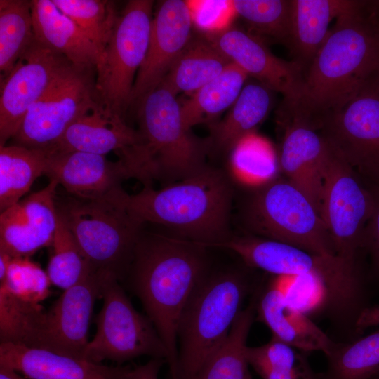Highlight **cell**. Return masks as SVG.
Segmentation results:
<instances>
[{"label": "cell", "mask_w": 379, "mask_h": 379, "mask_svg": "<svg viewBox=\"0 0 379 379\" xmlns=\"http://www.w3.org/2000/svg\"><path fill=\"white\" fill-rule=\"evenodd\" d=\"M364 1L336 19L296 95L282 102L277 117L319 131L329 114L379 75V33L364 11Z\"/></svg>", "instance_id": "1"}, {"label": "cell", "mask_w": 379, "mask_h": 379, "mask_svg": "<svg viewBox=\"0 0 379 379\" xmlns=\"http://www.w3.org/2000/svg\"><path fill=\"white\" fill-rule=\"evenodd\" d=\"M207 247L174 235L142 231L124 283L141 301L177 379L178 327L194 290L210 270Z\"/></svg>", "instance_id": "2"}, {"label": "cell", "mask_w": 379, "mask_h": 379, "mask_svg": "<svg viewBox=\"0 0 379 379\" xmlns=\"http://www.w3.org/2000/svg\"><path fill=\"white\" fill-rule=\"evenodd\" d=\"M234 197L227 172L207 164L189 176L161 189L144 187L121 198L142 223L163 225L173 235L207 248L230 239Z\"/></svg>", "instance_id": "3"}, {"label": "cell", "mask_w": 379, "mask_h": 379, "mask_svg": "<svg viewBox=\"0 0 379 379\" xmlns=\"http://www.w3.org/2000/svg\"><path fill=\"white\" fill-rule=\"evenodd\" d=\"M101 272L92 270L48 310L0 289L1 343L21 345L84 359L90 321L100 297Z\"/></svg>", "instance_id": "4"}, {"label": "cell", "mask_w": 379, "mask_h": 379, "mask_svg": "<svg viewBox=\"0 0 379 379\" xmlns=\"http://www.w3.org/2000/svg\"><path fill=\"white\" fill-rule=\"evenodd\" d=\"M251 284L235 268L210 270L188 300L178 327L177 379H194L206 359L225 341Z\"/></svg>", "instance_id": "5"}, {"label": "cell", "mask_w": 379, "mask_h": 379, "mask_svg": "<svg viewBox=\"0 0 379 379\" xmlns=\"http://www.w3.org/2000/svg\"><path fill=\"white\" fill-rule=\"evenodd\" d=\"M122 188L109 197L59 195L57 215L74 236L93 270L125 279L143 225L121 200Z\"/></svg>", "instance_id": "6"}, {"label": "cell", "mask_w": 379, "mask_h": 379, "mask_svg": "<svg viewBox=\"0 0 379 379\" xmlns=\"http://www.w3.org/2000/svg\"><path fill=\"white\" fill-rule=\"evenodd\" d=\"M252 189L239 213L244 225L253 235L286 243L319 255L337 256L320 213L288 180L274 177Z\"/></svg>", "instance_id": "7"}, {"label": "cell", "mask_w": 379, "mask_h": 379, "mask_svg": "<svg viewBox=\"0 0 379 379\" xmlns=\"http://www.w3.org/2000/svg\"><path fill=\"white\" fill-rule=\"evenodd\" d=\"M154 1L131 0L118 14L96 67L95 96L108 115L125 120L138 72L147 55Z\"/></svg>", "instance_id": "8"}, {"label": "cell", "mask_w": 379, "mask_h": 379, "mask_svg": "<svg viewBox=\"0 0 379 379\" xmlns=\"http://www.w3.org/2000/svg\"><path fill=\"white\" fill-rule=\"evenodd\" d=\"M136 108L138 131L154 161L157 180L167 185L206 164L208 139L196 137L185 126L176 95L164 84L147 94Z\"/></svg>", "instance_id": "9"}, {"label": "cell", "mask_w": 379, "mask_h": 379, "mask_svg": "<svg viewBox=\"0 0 379 379\" xmlns=\"http://www.w3.org/2000/svg\"><path fill=\"white\" fill-rule=\"evenodd\" d=\"M100 272L103 304L94 318L96 333L88 342L84 359L95 363L107 359L121 365L149 356L167 363V349L152 321L135 309L114 276Z\"/></svg>", "instance_id": "10"}, {"label": "cell", "mask_w": 379, "mask_h": 379, "mask_svg": "<svg viewBox=\"0 0 379 379\" xmlns=\"http://www.w3.org/2000/svg\"><path fill=\"white\" fill-rule=\"evenodd\" d=\"M213 248L235 253L250 267L274 276L314 274L326 284L333 300L338 304L350 301L359 288L355 269L335 257L319 255L297 246L255 235H233Z\"/></svg>", "instance_id": "11"}, {"label": "cell", "mask_w": 379, "mask_h": 379, "mask_svg": "<svg viewBox=\"0 0 379 379\" xmlns=\"http://www.w3.org/2000/svg\"><path fill=\"white\" fill-rule=\"evenodd\" d=\"M330 147L324 170L320 215L332 238L337 256L356 266L359 251L364 247L365 229L373 212V197L359 174Z\"/></svg>", "instance_id": "12"}, {"label": "cell", "mask_w": 379, "mask_h": 379, "mask_svg": "<svg viewBox=\"0 0 379 379\" xmlns=\"http://www.w3.org/2000/svg\"><path fill=\"white\" fill-rule=\"evenodd\" d=\"M95 77V68L67 67L28 110L13 138L15 145L52 147L77 119L100 105Z\"/></svg>", "instance_id": "13"}, {"label": "cell", "mask_w": 379, "mask_h": 379, "mask_svg": "<svg viewBox=\"0 0 379 379\" xmlns=\"http://www.w3.org/2000/svg\"><path fill=\"white\" fill-rule=\"evenodd\" d=\"M319 131L366 182L379 185V75L329 114Z\"/></svg>", "instance_id": "14"}, {"label": "cell", "mask_w": 379, "mask_h": 379, "mask_svg": "<svg viewBox=\"0 0 379 379\" xmlns=\"http://www.w3.org/2000/svg\"><path fill=\"white\" fill-rule=\"evenodd\" d=\"M71 64L34 37L13 69L0 82V146L13 138L29 108Z\"/></svg>", "instance_id": "15"}, {"label": "cell", "mask_w": 379, "mask_h": 379, "mask_svg": "<svg viewBox=\"0 0 379 379\" xmlns=\"http://www.w3.org/2000/svg\"><path fill=\"white\" fill-rule=\"evenodd\" d=\"M193 26L187 1L164 0L152 18L149 46L134 83L131 107L156 88L192 38Z\"/></svg>", "instance_id": "16"}, {"label": "cell", "mask_w": 379, "mask_h": 379, "mask_svg": "<svg viewBox=\"0 0 379 379\" xmlns=\"http://www.w3.org/2000/svg\"><path fill=\"white\" fill-rule=\"evenodd\" d=\"M228 59L272 91L281 93L283 101L296 95L304 74L296 62L275 56L265 42L248 31L227 27L206 35Z\"/></svg>", "instance_id": "17"}, {"label": "cell", "mask_w": 379, "mask_h": 379, "mask_svg": "<svg viewBox=\"0 0 379 379\" xmlns=\"http://www.w3.org/2000/svg\"><path fill=\"white\" fill-rule=\"evenodd\" d=\"M58 184L50 180L42 190L32 193L1 212L0 251L13 258H29L50 246L58 215L55 197Z\"/></svg>", "instance_id": "18"}, {"label": "cell", "mask_w": 379, "mask_h": 379, "mask_svg": "<svg viewBox=\"0 0 379 379\" xmlns=\"http://www.w3.org/2000/svg\"><path fill=\"white\" fill-rule=\"evenodd\" d=\"M44 175L67 194L84 199L109 197L122 189L124 180L137 179L134 171L121 159L110 161L105 155L78 151H48Z\"/></svg>", "instance_id": "19"}, {"label": "cell", "mask_w": 379, "mask_h": 379, "mask_svg": "<svg viewBox=\"0 0 379 379\" xmlns=\"http://www.w3.org/2000/svg\"><path fill=\"white\" fill-rule=\"evenodd\" d=\"M278 121L284 128L279 165L286 180L300 190L320 213L330 145L319 131L300 121L284 119Z\"/></svg>", "instance_id": "20"}, {"label": "cell", "mask_w": 379, "mask_h": 379, "mask_svg": "<svg viewBox=\"0 0 379 379\" xmlns=\"http://www.w3.org/2000/svg\"><path fill=\"white\" fill-rule=\"evenodd\" d=\"M145 142L138 131L125 120L108 116L98 105L77 119L50 148L51 153L84 152L105 155L114 152L119 158L133 161Z\"/></svg>", "instance_id": "21"}, {"label": "cell", "mask_w": 379, "mask_h": 379, "mask_svg": "<svg viewBox=\"0 0 379 379\" xmlns=\"http://www.w3.org/2000/svg\"><path fill=\"white\" fill-rule=\"evenodd\" d=\"M0 366L28 379H131L133 368L109 366L49 350L1 343Z\"/></svg>", "instance_id": "22"}, {"label": "cell", "mask_w": 379, "mask_h": 379, "mask_svg": "<svg viewBox=\"0 0 379 379\" xmlns=\"http://www.w3.org/2000/svg\"><path fill=\"white\" fill-rule=\"evenodd\" d=\"M256 312L258 319L272 331V337L301 351H321L328 357L338 345L270 284L260 291Z\"/></svg>", "instance_id": "23"}, {"label": "cell", "mask_w": 379, "mask_h": 379, "mask_svg": "<svg viewBox=\"0 0 379 379\" xmlns=\"http://www.w3.org/2000/svg\"><path fill=\"white\" fill-rule=\"evenodd\" d=\"M358 1L292 0L290 34L286 46L293 61L305 71L325 41L333 19L350 11Z\"/></svg>", "instance_id": "24"}, {"label": "cell", "mask_w": 379, "mask_h": 379, "mask_svg": "<svg viewBox=\"0 0 379 379\" xmlns=\"http://www.w3.org/2000/svg\"><path fill=\"white\" fill-rule=\"evenodd\" d=\"M31 8L36 39L63 55L74 66L96 69L100 51L52 0H32Z\"/></svg>", "instance_id": "25"}, {"label": "cell", "mask_w": 379, "mask_h": 379, "mask_svg": "<svg viewBox=\"0 0 379 379\" xmlns=\"http://www.w3.org/2000/svg\"><path fill=\"white\" fill-rule=\"evenodd\" d=\"M272 91L260 83L244 86L227 115L211 125L210 149L232 152L242 139L254 133L270 109Z\"/></svg>", "instance_id": "26"}, {"label": "cell", "mask_w": 379, "mask_h": 379, "mask_svg": "<svg viewBox=\"0 0 379 379\" xmlns=\"http://www.w3.org/2000/svg\"><path fill=\"white\" fill-rule=\"evenodd\" d=\"M260 289L237 316L225 341L206 359L194 379H251L247 339L254 321Z\"/></svg>", "instance_id": "27"}, {"label": "cell", "mask_w": 379, "mask_h": 379, "mask_svg": "<svg viewBox=\"0 0 379 379\" xmlns=\"http://www.w3.org/2000/svg\"><path fill=\"white\" fill-rule=\"evenodd\" d=\"M232 62L208 39L191 38L161 82L173 93H193Z\"/></svg>", "instance_id": "28"}, {"label": "cell", "mask_w": 379, "mask_h": 379, "mask_svg": "<svg viewBox=\"0 0 379 379\" xmlns=\"http://www.w3.org/2000/svg\"><path fill=\"white\" fill-rule=\"evenodd\" d=\"M248 76L233 62L230 63L215 79L193 93L181 105L185 126L211 122L232 107L241 93Z\"/></svg>", "instance_id": "29"}, {"label": "cell", "mask_w": 379, "mask_h": 379, "mask_svg": "<svg viewBox=\"0 0 379 379\" xmlns=\"http://www.w3.org/2000/svg\"><path fill=\"white\" fill-rule=\"evenodd\" d=\"M48 151L18 145L0 146V210L18 203L44 175Z\"/></svg>", "instance_id": "30"}, {"label": "cell", "mask_w": 379, "mask_h": 379, "mask_svg": "<svg viewBox=\"0 0 379 379\" xmlns=\"http://www.w3.org/2000/svg\"><path fill=\"white\" fill-rule=\"evenodd\" d=\"M34 37L31 1H0V81Z\"/></svg>", "instance_id": "31"}, {"label": "cell", "mask_w": 379, "mask_h": 379, "mask_svg": "<svg viewBox=\"0 0 379 379\" xmlns=\"http://www.w3.org/2000/svg\"><path fill=\"white\" fill-rule=\"evenodd\" d=\"M306 353L274 337L265 345L247 348L249 365L262 379H321Z\"/></svg>", "instance_id": "32"}, {"label": "cell", "mask_w": 379, "mask_h": 379, "mask_svg": "<svg viewBox=\"0 0 379 379\" xmlns=\"http://www.w3.org/2000/svg\"><path fill=\"white\" fill-rule=\"evenodd\" d=\"M321 379H371L379 376V329L348 344H338Z\"/></svg>", "instance_id": "33"}, {"label": "cell", "mask_w": 379, "mask_h": 379, "mask_svg": "<svg viewBox=\"0 0 379 379\" xmlns=\"http://www.w3.org/2000/svg\"><path fill=\"white\" fill-rule=\"evenodd\" d=\"M236 15L245 22L251 34L261 39L287 44L292 0H232Z\"/></svg>", "instance_id": "34"}, {"label": "cell", "mask_w": 379, "mask_h": 379, "mask_svg": "<svg viewBox=\"0 0 379 379\" xmlns=\"http://www.w3.org/2000/svg\"><path fill=\"white\" fill-rule=\"evenodd\" d=\"M46 273L51 283L66 290L85 278L93 268L74 236L58 216Z\"/></svg>", "instance_id": "35"}, {"label": "cell", "mask_w": 379, "mask_h": 379, "mask_svg": "<svg viewBox=\"0 0 379 379\" xmlns=\"http://www.w3.org/2000/svg\"><path fill=\"white\" fill-rule=\"evenodd\" d=\"M97 46L102 54L118 16L114 3L100 0H52Z\"/></svg>", "instance_id": "36"}, {"label": "cell", "mask_w": 379, "mask_h": 379, "mask_svg": "<svg viewBox=\"0 0 379 379\" xmlns=\"http://www.w3.org/2000/svg\"><path fill=\"white\" fill-rule=\"evenodd\" d=\"M232 163L242 176L256 184L274 178L279 166L271 145L254 133L232 151Z\"/></svg>", "instance_id": "37"}, {"label": "cell", "mask_w": 379, "mask_h": 379, "mask_svg": "<svg viewBox=\"0 0 379 379\" xmlns=\"http://www.w3.org/2000/svg\"><path fill=\"white\" fill-rule=\"evenodd\" d=\"M0 288L15 298L37 305L50 295L51 281L46 272L29 258H12Z\"/></svg>", "instance_id": "38"}, {"label": "cell", "mask_w": 379, "mask_h": 379, "mask_svg": "<svg viewBox=\"0 0 379 379\" xmlns=\"http://www.w3.org/2000/svg\"><path fill=\"white\" fill-rule=\"evenodd\" d=\"M270 284L279 289L293 307L308 317L326 306H333L328 287L317 275L275 276Z\"/></svg>", "instance_id": "39"}, {"label": "cell", "mask_w": 379, "mask_h": 379, "mask_svg": "<svg viewBox=\"0 0 379 379\" xmlns=\"http://www.w3.org/2000/svg\"><path fill=\"white\" fill-rule=\"evenodd\" d=\"M193 25L206 35L213 34L228 27L236 15L232 1H187Z\"/></svg>", "instance_id": "40"}, {"label": "cell", "mask_w": 379, "mask_h": 379, "mask_svg": "<svg viewBox=\"0 0 379 379\" xmlns=\"http://www.w3.org/2000/svg\"><path fill=\"white\" fill-rule=\"evenodd\" d=\"M373 197V209L364 232V247L379 271V185L366 182Z\"/></svg>", "instance_id": "41"}, {"label": "cell", "mask_w": 379, "mask_h": 379, "mask_svg": "<svg viewBox=\"0 0 379 379\" xmlns=\"http://www.w3.org/2000/svg\"><path fill=\"white\" fill-rule=\"evenodd\" d=\"M164 362V359L152 358L145 364L133 367L131 379H158L159 370Z\"/></svg>", "instance_id": "42"}, {"label": "cell", "mask_w": 379, "mask_h": 379, "mask_svg": "<svg viewBox=\"0 0 379 379\" xmlns=\"http://www.w3.org/2000/svg\"><path fill=\"white\" fill-rule=\"evenodd\" d=\"M375 326H379V305L364 307L354 323L355 329L358 331Z\"/></svg>", "instance_id": "43"}, {"label": "cell", "mask_w": 379, "mask_h": 379, "mask_svg": "<svg viewBox=\"0 0 379 379\" xmlns=\"http://www.w3.org/2000/svg\"><path fill=\"white\" fill-rule=\"evenodd\" d=\"M364 11L379 33V0L364 1Z\"/></svg>", "instance_id": "44"}, {"label": "cell", "mask_w": 379, "mask_h": 379, "mask_svg": "<svg viewBox=\"0 0 379 379\" xmlns=\"http://www.w3.org/2000/svg\"><path fill=\"white\" fill-rule=\"evenodd\" d=\"M12 258H13L6 253L0 251V281H2L4 279Z\"/></svg>", "instance_id": "45"}, {"label": "cell", "mask_w": 379, "mask_h": 379, "mask_svg": "<svg viewBox=\"0 0 379 379\" xmlns=\"http://www.w3.org/2000/svg\"><path fill=\"white\" fill-rule=\"evenodd\" d=\"M0 379H28L24 376H21L19 373L15 370L0 366Z\"/></svg>", "instance_id": "46"}, {"label": "cell", "mask_w": 379, "mask_h": 379, "mask_svg": "<svg viewBox=\"0 0 379 379\" xmlns=\"http://www.w3.org/2000/svg\"><path fill=\"white\" fill-rule=\"evenodd\" d=\"M371 379H379V376H377V377H375V378H373Z\"/></svg>", "instance_id": "47"}]
</instances>
